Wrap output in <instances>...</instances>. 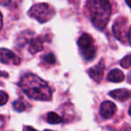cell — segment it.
Wrapping results in <instances>:
<instances>
[{
    "mask_svg": "<svg viewBox=\"0 0 131 131\" xmlns=\"http://www.w3.org/2000/svg\"><path fill=\"white\" fill-rule=\"evenodd\" d=\"M44 131H52V130H49V129H46V130H44Z\"/></svg>",
    "mask_w": 131,
    "mask_h": 131,
    "instance_id": "cell-22",
    "label": "cell"
},
{
    "mask_svg": "<svg viewBox=\"0 0 131 131\" xmlns=\"http://www.w3.org/2000/svg\"><path fill=\"white\" fill-rule=\"evenodd\" d=\"M29 15L32 18L36 19L40 23H46L53 17L55 14L52 6L46 3H39L31 6L28 12Z\"/></svg>",
    "mask_w": 131,
    "mask_h": 131,
    "instance_id": "cell-3",
    "label": "cell"
},
{
    "mask_svg": "<svg viewBox=\"0 0 131 131\" xmlns=\"http://www.w3.org/2000/svg\"><path fill=\"white\" fill-rule=\"evenodd\" d=\"M42 49H43V41H42L40 38L32 39L30 41L29 50L31 54H35V53L42 50Z\"/></svg>",
    "mask_w": 131,
    "mask_h": 131,
    "instance_id": "cell-10",
    "label": "cell"
},
{
    "mask_svg": "<svg viewBox=\"0 0 131 131\" xmlns=\"http://www.w3.org/2000/svg\"><path fill=\"white\" fill-rule=\"evenodd\" d=\"M120 66L124 68H128L131 67V54L126 56L123 59L120 61Z\"/></svg>",
    "mask_w": 131,
    "mask_h": 131,
    "instance_id": "cell-14",
    "label": "cell"
},
{
    "mask_svg": "<svg viewBox=\"0 0 131 131\" xmlns=\"http://www.w3.org/2000/svg\"><path fill=\"white\" fill-rule=\"evenodd\" d=\"M104 69H105L104 60H101L95 67L88 70V74L93 80H94L96 83H100L102 80V77H103Z\"/></svg>",
    "mask_w": 131,
    "mask_h": 131,
    "instance_id": "cell-6",
    "label": "cell"
},
{
    "mask_svg": "<svg viewBox=\"0 0 131 131\" xmlns=\"http://www.w3.org/2000/svg\"><path fill=\"white\" fill-rule=\"evenodd\" d=\"M128 82H129V83H130V84H131V73H130V74H129V75H128Z\"/></svg>",
    "mask_w": 131,
    "mask_h": 131,
    "instance_id": "cell-19",
    "label": "cell"
},
{
    "mask_svg": "<svg viewBox=\"0 0 131 131\" xmlns=\"http://www.w3.org/2000/svg\"><path fill=\"white\" fill-rule=\"evenodd\" d=\"M47 121L50 124H58L62 121V118L56 112H49L47 116Z\"/></svg>",
    "mask_w": 131,
    "mask_h": 131,
    "instance_id": "cell-12",
    "label": "cell"
},
{
    "mask_svg": "<svg viewBox=\"0 0 131 131\" xmlns=\"http://www.w3.org/2000/svg\"><path fill=\"white\" fill-rule=\"evenodd\" d=\"M0 98H1V102H0V104H1V105H5V104L7 102L8 95L6 94L4 91H1L0 92Z\"/></svg>",
    "mask_w": 131,
    "mask_h": 131,
    "instance_id": "cell-16",
    "label": "cell"
},
{
    "mask_svg": "<svg viewBox=\"0 0 131 131\" xmlns=\"http://www.w3.org/2000/svg\"><path fill=\"white\" fill-rule=\"evenodd\" d=\"M14 109H15L16 111H19V112L25 111V109H26V104H25V102H24L23 100H17V101H15V102H14Z\"/></svg>",
    "mask_w": 131,
    "mask_h": 131,
    "instance_id": "cell-13",
    "label": "cell"
},
{
    "mask_svg": "<svg viewBox=\"0 0 131 131\" xmlns=\"http://www.w3.org/2000/svg\"><path fill=\"white\" fill-rule=\"evenodd\" d=\"M110 96L119 102H124L126 100L131 99V91L127 89H118L113 90L110 93Z\"/></svg>",
    "mask_w": 131,
    "mask_h": 131,
    "instance_id": "cell-9",
    "label": "cell"
},
{
    "mask_svg": "<svg viewBox=\"0 0 131 131\" xmlns=\"http://www.w3.org/2000/svg\"><path fill=\"white\" fill-rule=\"evenodd\" d=\"M77 44L81 50V54L84 59L91 60L95 57L96 48L93 45V40L90 34H87V33L83 34L79 38Z\"/></svg>",
    "mask_w": 131,
    "mask_h": 131,
    "instance_id": "cell-4",
    "label": "cell"
},
{
    "mask_svg": "<svg viewBox=\"0 0 131 131\" xmlns=\"http://www.w3.org/2000/svg\"><path fill=\"white\" fill-rule=\"evenodd\" d=\"M127 18L118 17L113 24V32L114 35L121 41H125L127 36Z\"/></svg>",
    "mask_w": 131,
    "mask_h": 131,
    "instance_id": "cell-5",
    "label": "cell"
},
{
    "mask_svg": "<svg viewBox=\"0 0 131 131\" xmlns=\"http://www.w3.org/2000/svg\"><path fill=\"white\" fill-rule=\"evenodd\" d=\"M126 3H127V4L128 5V6H131V2H126Z\"/></svg>",
    "mask_w": 131,
    "mask_h": 131,
    "instance_id": "cell-21",
    "label": "cell"
},
{
    "mask_svg": "<svg viewBox=\"0 0 131 131\" xmlns=\"http://www.w3.org/2000/svg\"><path fill=\"white\" fill-rule=\"evenodd\" d=\"M19 85L23 92L30 98L38 101H49L52 98V92L48 84L33 74H26L21 78Z\"/></svg>",
    "mask_w": 131,
    "mask_h": 131,
    "instance_id": "cell-1",
    "label": "cell"
},
{
    "mask_svg": "<svg viewBox=\"0 0 131 131\" xmlns=\"http://www.w3.org/2000/svg\"><path fill=\"white\" fill-rule=\"evenodd\" d=\"M127 40H128V42H129V44H130V46H131V28L129 29L128 33H127Z\"/></svg>",
    "mask_w": 131,
    "mask_h": 131,
    "instance_id": "cell-18",
    "label": "cell"
},
{
    "mask_svg": "<svg viewBox=\"0 0 131 131\" xmlns=\"http://www.w3.org/2000/svg\"><path fill=\"white\" fill-rule=\"evenodd\" d=\"M24 131H37V130L33 128L32 127H30V126H24Z\"/></svg>",
    "mask_w": 131,
    "mask_h": 131,
    "instance_id": "cell-17",
    "label": "cell"
},
{
    "mask_svg": "<svg viewBox=\"0 0 131 131\" xmlns=\"http://www.w3.org/2000/svg\"><path fill=\"white\" fill-rule=\"evenodd\" d=\"M128 113H129V115L131 116V106H130V108H129V111H128Z\"/></svg>",
    "mask_w": 131,
    "mask_h": 131,
    "instance_id": "cell-20",
    "label": "cell"
},
{
    "mask_svg": "<svg viewBox=\"0 0 131 131\" xmlns=\"http://www.w3.org/2000/svg\"><path fill=\"white\" fill-rule=\"evenodd\" d=\"M116 112V105L112 102L105 101L101 104L100 107V114L102 118H110L113 116Z\"/></svg>",
    "mask_w": 131,
    "mask_h": 131,
    "instance_id": "cell-7",
    "label": "cell"
},
{
    "mask_svg": "<svg viewBox=\"0 0 131 131\" xmlns=\"http://www.w3.org/2000/svg\"><path fill=\"white\" fill-rule=\"evenodd\" d=\"M86 7L93 25L98 30H103L111 17V4L104 0H91L86 3Z\"/></svg>",
    "mask_w": 131,
    "mask_h": 131,
    "instance_id": "cell-2",
    "label": "cell"
},
{
    "mask_svg": "<svg viewBox=\"0 0 131 131\" xmlns=\"http://www.w3.org/2000/svg\"><path fill=\"white\" fill-rule=\"evenodd\" d=\"M1 62L3 64H13V65H19L21 59L11 50L6 49H1Z\"/></svg>",
    "mask_w": 131,
    "mask_h": 131,
    "instance_id": "cell-8",
    "label": "cell"
},
{
    "mask_svg": "<svg viewBox=\"0 0 131 131\" xmlns=\"http://www.w3.org/2000/svg\"><path fill=\"white\" fill-rule=\"evenodd\" d=\"M124 74L119 69H113L108 75V80L112 83H120L124 80Z\"/></svg>",
    "mask_w": 131,
    "mask_h": 131,
    "instance_id": "cell-11",
    "label": "cell"
},
{
    "mask_svg": "<svg viewBox=\"0 0 131 131\" xmlns=\"http://www.w3.org/2000/svg\"><path fill=\"white\" fill-rule=\"evenodd\" d=\"M43 60L49 65H52L56 62V58H55V55L53 53H49L43 57Z\"/></svg>",
    "mask_w": 131,
    "mask_h": 131,
    "instance_id": "cell-15",
    "label": "cell"
}]
</instances>
